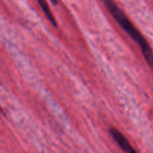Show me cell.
<instances>
[{
  "mask_svg": "<svg viewBox=\"0 0 153 153\" xmlns=\"http://www.w3.org/2000/svg\"><path fill=\"white\" fill-rule=\"evenodd\" d=\"M110 133L111 134L112 137L114 139V140L118 144L119 146L124 152H127L132 147V146L131 145L127 138L117 128H116L114 127H111L110 129Z\"/></svg>",
  "mask_w": 153,
  "mask_h": 153,
  "instance_id": "2",
  "label": "cell"
},
{
  "mask_svg": "<svg viewBox=\"0 0 153 153\" xmlns=\"http://www.w3.org/2000/svg\"><path fill=\"white\" fill-rule=\"evenodd\" d=\"M37 1H38L41 8L42 9L43 12L45 13V16H46L47 18L48 19V20L51 22V24H52L53 26H55V27H57L56 20L55 17H54L52 11H51V8H50L49 5H48L46 0H37Z\"/></svg>",
  "mask_w": 153,
  "mask_h": 153,
  "instance_id": "3",
  "label": "cell"
},
{
  "mask_svg": "<svg viewBox=\"0 0 153 153\" xmlns=\"http://www.w3.org/2000/svg\"><path fill=\"white\" fill-rule=\"evenodd\" d=\"M0 114H5V113H4V110H3V109L2 108V107H1V106H0Z\"/></svg>",
  "mask_w": 153,
  "mask_h": 153,
  "instance_id": "6",
  "label": "cell"
},
{
  "mask_svg": "<svg viewBox=\"0 0 153 153\" xmlns=\"http://www.w3.org/2000/svg\"><path fill=\"white\" fill-rule=\"evenodd\" d=\"M127 153H137V152L135 151V149L133 148V147H131V148L127 152Z\"/></svg>",
  "mask_w": 153,
  "mask_h": 153,
  "instance_id": "4",
  "label": "cell"
},
{
  "mask_svg": "<svg viewBox=\"0 0 153 153\" xmlns=\"http://www.w3.org/2000/svg\"><path fill=\"white\" fill-rule=\"evenodd\" d=\"M51 2H52V3L54 5H58V3H59L58 0H51Z\"/></svg>",
  "mask_w": 153,
  "mask_h": 153,
  "instance_id": "5",
  "label": "cell"
},
{
  "mask_svg": "<svg viewBox=\"0 0 153 153\" xmlns=\"http://www.w3.org/2000/svg\"><path fill=\"white\" fill-rule=\"evenodd\" d=\"M102 1L112 17L128 34L129 36L139 45L146 62L150 68H153V51L143 35L135 27L134 25L129 20L124 11L117 5V4L113 0H102Z\"/></svg>",
  "mask_w": 153,
  "mask_h": 153,
  "instance_id": "1",
  "label": "cell"
}]
</instances>
